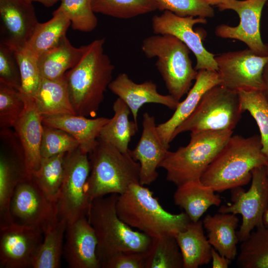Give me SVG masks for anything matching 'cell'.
<instances>
[{
  "label": "cell",
  "mask_w": 268,
  "mask_h": 268,
  "mask_svg": "<svg viewBox=\"0 0 268 268\" xmlns=\"http://www.w3.org/2000/svg\"><path fill=\"white\" fill-rule=\"evenodd\" d=\"M104 43L101 38L86 45L79 62L65 74L76 115L94 117L112 81L114 66L104 53Z\"/></svg>",
  "instance_id": "6da1fadb"
},
{
  "label": "cell",
  "mask_w": 268,
  "mask_h": 268,
  "mask_svg": "<svg viewBox=\"0 0 268 268\" xmlns=\"http://www.w3.org/2000/svg\"><path fill=\"white\" fill-rule=\"evenodd\" d=\"M260 135H231L202 174L200 181L215 192L242 187L252 179V170L266 166Z\"/></svg>",
  "instance_id": "7a4b0ae2"
},
{
  "label": "cell",
  "mask_w": 268,
  "mask_h": 268,
  "mask_svg": "<svg viewBox=\"0 0 268 268\" xmlns=\"http://www.w3.org/2000/svg\"><path fill=\"white\" fill-rule=\"evenodd\" d=\"M116 210L126 224L151 238L175 236L191 222L185 212L173 214L166 210L153 192L139 183L131 184L124 193L118 196Z\"/></svg>",
  "instance_id": "3957f363"
},
{
  "label": "cell",
  "mask_w": 268,
  "mask_h": 268,
  "mask_svg": "<svg viewBox=\"0 0 268 268\" xmlns=\"http://www.w3.org/2000/svg\"><path fill=\"white\" fill-rule=\"evenodd\" d=\"M118 196L113 194L93 200L86 216L96 235V254L101 268L119 253L147 251L152 242L151 237L134 230L118 216Z\"/></svg>",
  "instance_id": "277c9868"
},
{
  "label": "cell",
  "mask_w": 268,
  "mask_h": 268,
  "mask_svg": "<svg viewBox=\"0 0 268 268\" xmlns=\"http://www.w3.org/2000/svg\"><path fill=\"white\" fill-rule=\"evenodd\" d=\"M89 154L90 172L86 191L90 202L107 195L123 194L131 184L139 183L140 164L129 151L123 152L99 138Z\"/></svg>",
  "instance_id": "5b68a950"
},
{
  "label": "cell",
  "mask_w": 268,
  "mask_h": 268,
  "mask_svg": "<svg viewBox=\"0 0 268 268\" xmlns=\"http://www.w3.org/2000/svg\"><path fill=\"white\" fill-rule=\"evenodd\" d=\"M233 131L191 133L190 140L175 151L168 150L159 167L166 171V180L177 187L200 180L209 164Z\"/></svg>",
  "instance_id": "8992f818"
},
{
  "label": "cell",
  "mask_w": 268,
  "mask_h": 268,
  "mask_svg": "<svg viewBox=\"0 0 268 268\" xmlns=\"http://www.w3.org/2000/svg\"><path fill=\"white\" fill-rule=\"evenodd\" d=\"M141 50L147 58H156L155 66L169 95L180 101L191 89L198 73L193 67L189 49L174 36L154 34L142 41Z\"/></svg>",
  "instance_id": "52a82bcc"
},
{
  "label": "cell",
  "mask_w": 268,
  "mask_h": 268,
  "mask_svg": "<svg viewBox=\"0 0 268 268\" xmlns=\"http://www.w3.org/2000/svg\"><path fill=\"white\" fill-rule=\"evenodd\" d=\"M243 113L238 92L215 85L203 95L192 114L176 129L171 140L187 132L233 131Z\"/></svg>",
  "instance_id": "ba28073f"
},
{
  "label": "cell",
  "mask_w": 268,
  "mask_h": 268,
  "mask_svg": "<svg viewBox=\"0 0 268 268\" xmlns=\"http://www.w3.org/2000/svg\"><path fill=\"white\" fill-rule=\"evenodd\" d=\"M90 172L87 153L78 147L66 153L64 178L56 208L58 218L67 225L87 216L90 204L86 191Z\"/></svg>",
  "instance_id": "9c48e42d"
},
{
  "label": "cell",
  "mask_w": 268,
  "mask_h": 268,
  "mask_svg": "<svg viewBox=\"0 0 268 268\" xmlns=\"http://www.w3.org/2000/svg\"><path fill=\"white\" fill-rule=\"evenodd\" d=\"M231 190L233 203L221 206L218 212L241 215L242 223L237 232L241 242L255 228L264 225V216L268 208V177L266 166L252 170L251 185L248 191L242 187Z\"/></svg>",
  "instance_id": "30bf717a"
},
{
  "label": "cell",
  "mask_w": 268,
  "mask_h": 268,
  "mask_svg": "<svg viewBox=\"0 0 268 268\" xmlns=\"http://www.w3.org/2000/svg\"><path fill=\"white\" fill-rule=\"evenodd\" d=\"M220 85L235 91L259 90L265 85L263 73L268 56H260L249 49L228 52L215 56Z\"/></svg>",
  "instance_id": "8fae6325"
},
{
  "label": "cell",
  "mask_w": 268,
  "mask_h": 268,
  "mask_svg": "<svg viewBox=\"0 0 268 268\" xmlns=\"http://www.w3.org/2000/svg\"><path fill=\"white\" fill-rule=\"evenodd\" d=\"M13 223L45 230L57 217L56 202L51 200L32 176L17 184L10 204Z\"/></svg>",
  "instance_id": "7c38bea8"
},
{
  "label": "cell",
  "mask_w": 268,
  "mask_h": 268,
  "mask_svg": "<svg viewBox=\"0 0 268 268\" xmlns=\"http://www.w3.org/2000/svg\"><path fill=\"white\" fill-rule=\"evenodd\" d=\"M268 0H227L217 7L220 10L235 11L240 18L239 24L231 26L222 24L215 29V35L220 38L239 40L249 49L260 56L268 55V45L262 39L260 21L263 9Z\"/></svg>",
  "instance_id": "4fadbf2b"
},
{
  "label": "cell",
  "mask_w": 268,
  "mask_h": 268,
  "mask_svg": "<svg viewBox=\"0 0 268 268\" xmlns=\"http://www.w3.org/2000/svg\"><path fill=\"white\" fill-rule=\"evenodd\" d=\"M205 18L193 16L181 17L165 10L160 15L153 16L151 27L154 34H169L175 36L194 54L196 59L195 68L217 71L215 55L203 46L201 37L193 27L197 24H205Z\"/></svg>",
  "instance_id": "5bb4252c"
},
{
  "label": "cell",
  "mask_w": 268,
  "mask_h": 268,
  "mask_svg": "<svg viewBox=\"0 0 268 268\" xmlns=\"http://www.w3.org/2000/svg\"><path fill=\"white\" fill-rule=\"evenodd\" d=\"M0 228V267L32 268L43 240L44 231L15 223Z\"/></svg>",
  "instance_id": "9a60e30c"
},
{
  "label": "cell",
  "mask_w": 268,
  "mask_h": 268,
  "mask_svg": "<svg viewBox=\"0 0 268 268\" xmlns=\"http://www.w3.org/2000/svg\"><path fill=\"white\" fill-rule=\"evenodd\" d=\"M32 2L0 0V43L15 51L23 49L38 23Z\"/></svg>",
  "instance_id": "2e32d148"
},
{
  "label": "cell",
  "mask_w": 268,
  "mask_h": 268,
  "mask_svg": "<svg viewBox=\"0 0 268 268\" xmlns=\"http://www.w3.org/2000/svg\"><path fill=\"white\" fill-rule=\"evenodd\" d=\"M142 132L134 149L129 150L132 157L140 164L139 183L149 185L158 178L157 169L169 149L163 144L157 131L155 118L148 113L143 115Z\"/></svg>",
  "instance_id": "e0dca14e"
},
{
  "label": "cell",
  "mask_w": 268,
  "mask_h": 268,
  "mask_svg": "<svg viewBox=\"0 0 268 268\" xmlns=\"http://www.w3.org/2000/svg\"><path fill=\"white\" fill-rule=\"evenodd\" d=\"M63 255L70 268H100L97 241L87 216L67 225Z\"/></svg>",
  "instance_id": "ac0fdd59"
},
{
  "label": "cell",
  "mask_w": 268,
  "mask_h": 268,
  "mask_svg": "<svg viewBox=\"0 0 268 268\" xmlns=\"http://www.w3.org/2000/svg\"><path fill=\"white\" fill-rule=\"evenodd\" d=\"M23 93L25 106L23 112L13 126L22 149L27 174L32 176L39 168L43 134V117L33 99Z\"/></svg>",
  "instance_id": "d6986e66"
},
{
  "label": "cell",
  "mask_w": 268,
  "mask_h": 268,
  "mask_svg": "<svg viewBox=\"0 0 268 268\" xmlns=\"http://www.w3.org/2000/svg\"><path fill=\"white\" fill-rule=\"evenodd\" d=\"M108 88L128 106L137 125L139 110L144 104H158L175 110L180 103L169 94L159 93L156 83L152 81L136 83L126 73L119 74L111 82Z\"/></svg>",
  "instance_id": "ffe728a7"
},
{
  "label": "cell",
  "mask_w": 268,
  "mask_h": 268,
  "mask_svg": "<svg viewBox=\"0 0 268 268\" xmlns=\"http://www.w3.org/2000/svg\"><path fill=\"white\" fill-rule=\"evenodd\" d=\"M217 71L206 69L198 71L195 82L186 98L180 102L172 116L157 126V131L164 145L169 148L171 138L176 129L193 112L203 95L212 87L220 84Z\"/></svg>",
  "instance_id": "44dd1931"
},
{
  "label": "cell",
  "mask_w": 268,
  "mask_h": 268,
  "mask_svg": "<svg viewBox=\"0 0 268 268\" xmlns=\"http://www.w3.org/2000/svg\"><path fill=\"white\" fill-rule=\"evenodd\" d=\"M110 119L105 117L90 119L76 114L44 116V125L62 130L75 138L79 148L90 153L96 147L100 133Z\"/></svg>",
  "instance_id": "7402d4cb"
},
{
  "label": "cell",
  "mask_w": 268,
  "mask_h": 268,
  "mask_svg": "<svg viewBox=\"0 0 268 268\" xmlns=\"http://www.w3.org/2000/svg\"><path fill=\"white\" fill-rule=\"evenodd\" d=\"M202 221L212 247L231 261L234 260L239 241L236 231L239 223L236 215L220 212L213 215L207 214Z\"/></svg>",
  "instance_id": "603a6c76"
},
{
  "label": "cell",
  "mask_w": 268,
  "mask_h": 268,
  "mask_svg": "<svg viewBox=\"0 0 268 268\" xmlns=\"http://www.w3.org/2000/svg\"><path fill=\"white\" fill-rule=\"evenodd\" d=\"M215 192L200 180L191 181L177 187L174 202L184 210L191 222H196L210 206L220 205L221 199Z\"/></svg>",
  "instance_id": "cb8c5ba5"
},
{
  "label": "cell",
  "mask_w": 268,
  "mask_h": 268,
  "mask_svg": "<svg viewBox=\"0 0 268 268\" xmlns=\"http://www.w3.org/2000/svg\"><path fill=\"white\" fill-rule=\"evenodd\" d=\"M202 221L190 222L175 235L183 261V268H198L211 261L212 246L205 236Z\"/></svg>",
  "instance_id": "d4e9b609"
},
{
  "label": "cell",
  "mask_w": 268,
  "mask_h": 268,
  "mask_svg": "<svg viewBox=\"0 0 268 268\" xmlns=\"http://www.w3.org/2000/svg\"><path fill=\"white\" fill-rule=\"evenodd\" d=\"M86 45L79 48L73 46L65 36L58 46L45 52L37 60L42 77L57 79L79 62L85 50Z\"/></svg>",
  "instance_id": "484cf974"
},
{
  "label": "cell",
  "mask_w": 268,
  "mask_h": 268,
  "mask_svg": "<svg viewBox=\"0 0 268 268\" xmlns=\"http://www.w3.org/2000/svg\"><path fill=\"white\" fill-rule=\"evenodd\" d=\"M71 25V22L59 7L51 19L38 22L23 49L38 58L59 45Z\"/></svg>",
  "instance_id": "4316f807"
},
{
  "label": "cell",
  "mask_w": 268,
  "mask_h": 268,
  "mask_svg": "<svg viewBox=\"0 0 268 268\" xmlns=\"http://www.w3.org/2000/svg\"><path fill=\"white\" fill-rule=\"evenodd\" d=\"M32 98L42 117L75 114L65 75L57 79L42 77L39 87Z\"/></svg>",
  "instance_id": "83f0119b"
},
{
  "label": "cell",
  "mask_w": 268,
  "mask_h": 268,
  "mask_svg": "<svg viewBox=\"0 0 268 268\" xmlns=\"http://www.w3.org/2000/svg\"><path fill=\"white\" fill-rule=\"evenodd\" d=\"M9 157L3 152L0 157V227L13 223L10 204L15 188L26 172L22 156Z\"/></svg>",
  "instance_id": "f1b7e54d"
},
{
  "label": "cell",
  "mask_w": 268,
  "mask_h": 268,
  "mask_svg": "<svg viewBox=\"0 0 268 268\" xmlns=\"http://www.w3.org/2000/svg\"><path fill=\"white\" fill-rule=\"evenodd\" d=\"M113 109L114 116L102 129L99 138L123 152H128L131 139L138 131V125L130 121L131 111L120 98L114 102Z\"/></svg>",
  "instance_id": "f546056e"
},
{
  "label": "cell",
  "mask_w": 268,
  "mask_h": 268,
  "mask_svg": "<svg viewBox=\"0 0 268 268\" xmlns=\"http://www.w3.org/2000/svg\"><path fill=\"white\" fill-rule=\"evenodd\" d=\"M67 223L55 218L44 232L43 241L34 258L33 268H59L64 253Z\"/></svg>",
  "instance_id": "4dcf8cb0"
},
{
  "label": "cell",
  "mask_w": 268,
  "mask_h": 268,
  "mask_svg": "<svg viewBox=\"0 0 268 268\" xmlns=\"http://www.w3.org/2000/svg\"><path fill=\"white\" fill-rule=\"evenodd\" d=\"M236 264L241 268H268V228H256L241 242Z\"/></svg>",
  "instance_id": "1f68e13d"
},
{
  "label": "cell",
  "mask_w": 268,
  "mask_h": 268,
  "mask_svg": "<svg viewBox=\"0 0 268 268\" xmlns=\"http://www.w3.org/2000/svg\"><path fill=\"white\" fill-rule=\"evenodd\" d=\"M182 254L175 236L152 238L145 268H183Z\"/></svg>",
  "instance_id": "d6a6232c"
},
{
  "label": "cell",
  "mask_w": 268,
  "mask_h": 268,
  "mask_svg": "<svg viewBox=\"0 0 268 268\" xmlns=\"http://www.w3.org/2000/svg\"><path fill=\"white\" fill-rule=\"evenodd\" d=\"M66 153L42 158L39 169L32 175L40 187L56 202L63 182Z\"/></svg>",
  "instance_id": "836d02e7"
},
{
  "label": "cell",
  "mask_w": 268,
  "mask_h": 268,
  "mask_svg": "<svg viewBox=\"0 0 268 268\" xmlns=\"http://www.w3.org/2000/svg\"><path fill=\"white\" fill-rule=\"evenodd\" d=\"M95 13L130 19L157 10L154 0H90Z\"/></svg>",
  "instance_id": "e575fe53"
},
{
  "label": "cell",
  "mask_w": 268,
  "mask_h": 268,
  "mask_svg": "<svg viewBox=\"0 0 268 268\" xmlns=\"http://www.w3.org/2000/svg\"><path fill=\"white\" fill-rule=\"evenodd\" d=\"M238 92L242 112L248 111L259 127L262 151L268 159V102L262 91L240 90Z\"/></svg>",
  "instance_id": "d590c367"
},
{
  "label": "cell",
  "mask_w": 268,
  "mask_h": 268,
  "mask_svg": "<svg viewBox=\"0 0 268 268\" xmlns=\"http://www.w3.org/2000/svg\"><path fill=\"white\" fill-rule=\"evenodd\" d=\"M25 106L21 91L0 82V127H13Z\"/></svg>",
  "instance_id": "8d00e7d4"
},
{
  "label": "cell",
  "mask_w": 268,
  "mask_h": 268,
  "mask_svg": "<svg viewBox=\"0 0 268 268\" xmlns=\"http://www.w3.org/2000/svg\"><path fill=\"white\" fill-rule=\"evenodd\" d=\"M59 6L71 22L72 28L84 32L93 31L98 24L90 0H60Z\"/></svg>",
  "instance_id": "74e56055"
},
{
  "label": "cell",
  "mask_w": 268,
  "mask_h": 268,
  "mask_svg": "<svg viewBox=\"0 0 268 268\" xmlns=\"http://www.w3.org/2000/svg\"><path fill=\"white\" fill-rule=\"evenodd\" d=\"M79 147L77 140L65 131L43 125L41 158L72 151Z\"/></svg>",
  "instance_id": "f35d334b"
},
{
  "label": "cell",
  "mask_w": 268,
  "mask_h": 268,
  "mask_svg": "<svg viewBox=\"0 0 268 268\" xmlns=\"http://www.w3.org/2000/svg\"><path fill=\"white\" fill-rule=\"evenodd\" d=\"M15 54L20 72V91L33 98L42 80L37 64L38 58L24 49L15 51Z\"/></svg>",
  "instance_id": "ab89813d"
},
{
  "label": "cell",
  "mask_w": 268,
  "mask_h": 268,
  "mask_svg": "<svg viewBox=\"0 0 268 268\" xmlns=\"http://www.w3.org/2000/svg\"><path fill=\"white\" fill-rule=\"evenodd\" d=\"M157 9L169 11L181 16L212 18L214 11L202 0H154Z\"/></svg>",
  "instance_id": "60d3db41"
},
{
  "label": "cell",
  "mask_w": 268,
  "mask_h": 268,
  "mask_svg": "<svg viewBox=\"0 0 268 268\" xmlns=\"http://www.w3.org/2000/svg\"><path fill=\"white\" fill-rule=\"evenodd\" d=\"M0 82L21 90L20 72L15 51L0 43Z\"/></svg>",
  "instance_id": "b9f144b4"
},
{
  "label": "cell",
  "mask_w": 268,
  "mask_h": 268,
  "mask_svg": "<svg viewBox=\"0 0 268 268\" xmlns=\"http://www.w3.org/2000/svg\"><path fill=\"white\" fill-rule=\"evenodd\" d=\"M147 252H122L111 257L102 268H145Z\"/></svg>",
  "instance_id": "7bdbcfd3"
},
{
  "label": "cell",
  "mask_w": 268,
  "mask_h": 268,
  "mask_svg": "<svg viewBox=\"0 0 268 268\" xmlns=\"http://www.w3.org/2000/svg\"><path fill=\"white\" fill-rule=\"evenodd\" d=\"M212 267L213 268H227L231 261L226 257L221 255L213 248L211 252Z\"/></svg>",
  "instance_id": "ee69618b"
},
{
  "label": "cell",
  "mask_w": 268,
  "mask_h": 268,
  "mask_svg": "<svg viewBox=\"0 0 268 268\" xmlns=\"http://www.w3.org/2000/svg\"><path fill=\"white\" fill-rule=\"evenodd\" d=\"M263 78L265 85V89L263 92L268 102V62L265 66Z\"/></svg>",
  "instance_id": "f6af8a7d"
},
{
  "label": "cell",
  "mask_w": 268,
  "mask_h": 268,
  "mask_svg": "<svg viewBox=\"0 0 268 268\" xmlns=\"http://www.w3.org/2000/svg\"><path fill=\"white\" fill-rule=\"evenodd\" d=\"M28 1L32 2L33 1H36L40 2L46 7H51L54 5L56 2L60 0H26Z\"/></svg>",
  "instance_id": "bcb514c9"
},
{
  "label": "cell",
  "mask_w": 268,
  "mask_h": 268,
  "mask_svg": "<svg viewBox=\"0 0 268 268\" xmlns=\"http://www.w3.org/2000/svg\"><path fill=\"white\" fill-rule=\"evenodd\" d=\"M205 3L210 6L216 5L223 3L227 0H202Z\"/></svg>",
  "instance_id": "7dc6e473"
},
{
  "label": "cell",
  "mask_w": 268,
  "mask_h": 268,
  "mask_svg": "<svg viewBox=\"0 0 268 268\" xmlns=\"http://www.w3.org/2000/svg\"><path fill=\"white\" fill-rule=\"evenodd\" d=\"M267 173L268 177V163L266 166ZM263 224L264 226L268 228V208L265 213L264 219H263Z\"/></svg>",
  "instance_id": "c3c4849f"
}]
</instances>
